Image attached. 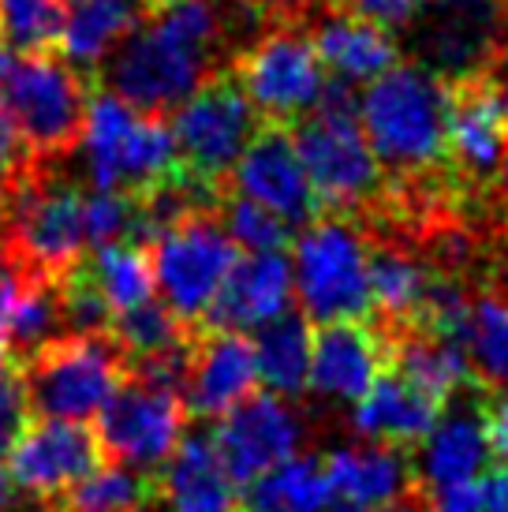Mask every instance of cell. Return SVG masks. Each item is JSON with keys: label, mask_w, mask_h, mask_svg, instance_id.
<instances>
[{"label": "cell", "mask_w": 508, "mask_h": 512, "mask_svg": "<svg viewBox=\"0 0 508 512\" xmlns=\"http://www.w3.org/2000/svg\"><path fill=\"white\" fill-rule=\"evenodd\" d=\"M221 12L213 0H180L150 12L98 68V86L142 116H172L198 86L221 72Z\"/></svg>", "instance_id": "cell-1"}, {"label": "cell", "mask_w": 508, "mask_h": 512, "mask_svg": "<svg viewBox=\"0 0 508 512\" xmlns=\"http://www.w3.org/2000/svg\"><path fill=\"white\" fill-rule=\"evenodd\" d=\"M359 124L378 165L419 180L449 165V83L419 64H396L359 98Z\"/></svg>", "instance_id": "cell-2"}, {"label": "cell", "mask_w": 508, "mask_h": 512, "mask_svg": "<svg viewBox=\"0 0 508 512\" xmlns=\"http://www.w3.org/2000/svg\"><path fill=\"white\" fill-rule=\"evenodd\" d=\"M94 94L98 79L68 64L57 49L15 57L0 79V105L38 165H57V157L83 146Z\"/></svg>", "instance_id": "cell-3"}, {"label": "cell", "mask_w": 508, "mask_h": 512, "mask_svg": "<svg viewBox=\"0 0 508 512\" xmlns=\"http://www.w3.org/2000/svg\"><path fill=\"white\" fill-rule=\"evenodd\" d=\"M292 139L322 210L340 217L381 199V165L359 124V98L348 83L329 79L318 109L299 120Z\"/></svg>", "instance_id": "cell-4"}, {"label": "cell", "mask_w": 508, "mask_h": 512, "mask_svg": "<svg viewBox=\"0 0 508 512\" xmlns=\"http://www.w3.org/2000/svg\"><path fill=\"white\" fill-rule=\"evenodd\" d=\"M83 150L90 191L146 195L180 165L169 120L135 113L127 101L101 86L90 101Z\"/></svg>", "instance_id": "cell-5"}, {"label": "cell", "mask_w": 508, "mask_h": 512, "mask_svg": "<svg viewBox=\"0 0 508 512\" xmlns=\"http://www.w3.org/2000/svg\"><path fill=\"white\" fill-rule=\"evenodd\" d=\"M34 419L86 423L127 382V359L120 344L105 337H60L19 363Z\"/></svg>", "instance_id": "cell-6"}, {"label": "cell", "mask_w": 508, "mask_h": 512, "mask_svg": "<svg viewBox=\"0 0 508 512\" xmlns=\"http://www.w3.org/2000/svg\"><path fill=\"white\" fill-rule=\"evenodd\" d=\"M296 292L303 318L322 326L363 322L370 299V243L348 217H318L296 240Z\"/></svg>", "instance_id": "cell-7"}, {"label": "cell", "mask_w": 508, "mask_h": 512, "mask_svg": "<svg viewBox=\"0 0 508 512\" xmlns=\"http://www.w3.org/2000/svg\"><path fill=\"white\" fill-rule=\"evenodd\" d=\"M262 128L266 124L254 113L251 98L243 94L236 72L221 68L172 113V139H176L180 169L228 191L232 172Z\"/></svg>", "instance_id": "cell-8"}, {"label": "cell", "mask_w": 508, "mask_h": 512, "mask_svg": "<svg viewBox=\"0 0 508 512\" xmlns=\"http://www.w3.org/2000/svg\"><path fill=\"white\" fill-rule=\"evenodd\" d=\"M150 262H154L157 288L165 296L161 303L184 326L198 329L232 270L240 266V247L225 232L221 214L198 217V221L165 232L150 247Z\"/></svg>", "instance_id": "cell-9"}, {"label": "cell", "mask_w": 508, "mask_h": 512, "mask_svg": "<svg viewBox=\"0 0 508 512\" xmlns=\"http://www.w3.org/2000/svg\"><path fill=\"white\" fill-rule=\"evenodd\" d=\"M232 72L240 79L243 94L251 98L254 113L262 116V124L273 128H284L299 116L307 120L329 86L314 42L292 27L266 30L236 57Z\"/></svg>", "instance_id": "cell-10"}, {"label": "cell", "mask_w": 508, "mask_h": 512, "mask_svg": "<svg viewBox=\"0 0 508 512\" xmlns=\"http://www.w3.org/2000/svg\"><path fill=\"white\" fill-rule=\"evenodd\" d=\"M184 427V397L161 385L139 382V378H127L120 393L98 415V438L105 456L113 464H127L150 475H157L180 449Z\"/></svg>", "instance_id": "cell-11"}, {"label": "cell", "mask_w": 508, "mask_h": 512, "mask_svg": "<svg viewBox=\"0 0 508 512\" xmlns=\"http://www.w3.org/2000/svg\"><path fill=\"white\" fill-rule=\"evenodd\" d=\"M303 445L299 415L273 393H254L221 419L213 434V449L236 486H251L254 479L288 464Z\"/></svg>", "instance_id": "cell-12"}, {"label": "cell", "mask_w": 508, "mask_h": 512, "mask_svg": "<svg viewBox=\"0 0 508 512\" xmlns=\"http://www.w3.org/2000/svg\"><path fill=\"white\" fill-rule=\"evenodd\" d=\"M105 460L109 456L101 449L98 430H90L86 423L34 419L23 441L15 445L8 471L19 490L45 501H60L68 490L105 468Z\"/></svg>", "instance_id": "cell-13"}, {"label": "cell", "mask_w": 508, "mask_h": 512, "mask_svg": "<svg viewBox=\"0 0 508 512\" xmlns=\"http://www.w3.org/2000/svg\"><path fill=\"white\" fill-rule=\"evenodd\" d=\"M232 191L240 199L269 210V214H277L292 228L314 225L322 214V202L314 195L311 176L299 161L292 131L273 128V124H266L254 135V143L247 146V154L228 180V195Z\"/></svg>", "instance_id": "cell-14"}, {"label": "cell", "mask_w": 508, "mask_h": 512, "mask_svg": "<svg viewBox=\"0 0 508 512\" xmlns=\"http://www.w3.org/2000/svg\"><path fill=\"white\" fill-rule=\"evenodd\" d=\"M508 154L501 90L486 75L449 83V169L464 184H490Z\"/></svg>", "instance_id": "cell-15"}, {"label": "cell", "mask_w": 508, "mask_h": 512, "mask_svg": "<svg viewBox=\"0 0 508 512\" xmlns=\"http://www.w3.org/2000/svg\"><path fill=\"white\" fill-rule=\"evenodd\" d=\"M389 370V333L367 322L322 326L311 348V389L329 400H359Z\"/></svg>", "instance_id": "cell-16"}, {"label": "cell", "mask_w": 508, "mask_h": 512, "mask_svg": "<svg viewBox=\"0 0 508 512\" xmlns=\"http://www.w3.org/2000/svg\"><path fill=\"white\" fill-rule=\"evenodd\" d=\"M254 385H258L254 341H247L243 333L198 329L184 385L187 412L195 419H225L232 408L254 397Z\"/></svg>", "instance_id": "cell-17"}, {"label": "cell", "mask_w": 508, "mask_h": 512, "mask_svg": "<svg viewBox=\"0 0 508 512\" xmlns=\"http://www.w3.org/2000/svg\"><path fill=\"white\" fill-rule=\"evenodd\" d=\"M296 292L292 262L284 255H247L225 281L221 296L213 299L210 314L202 318L206 333H247L262 329L288 314Z\"/></svg>", "instance_id": "cell-18"}, {"label": "cell", "mask_w": 508, "mask_h": 512, "mask_svg": "<svg viewBox=\"0 0 508 512\" xmlns=\"http://www.w3.org/2000/svg\"><path fill=\"white\" fill-rule=\"evenodd\" d=\"M325 475L333 498L359 509H396L415 505L419 475L408 456L389 445H344L325 456Z\"/></svg>", "instance_id": "cell-19"}, {"label": "cell", "mask_w": 508, "mask_h": 512, "mask_svg": "<svg viewBox=\"0 0 508 512\" xmlns=\"http://www.w3.org/2000/svg\"><path fill=\"white\" fill-rule=\"evenodd\" d=\"M438 423H441L438 400L426 397L423 389H415L396 370H385L352 412L355 434L367 438L370 445H389V449L419 445V441H426L434 434Z\"/></svg>", "instance_id": "cell-20"}, {"label": "cell", "mask_w": 508, "mask_h": 512, "mask_svg": "<svg viewBox=\"0 0 508 512\" xmlns=\"http://www.w3.org/2000/svg\"><path fill=\"white\" fill-rule=\"evenodd\" d=\"M157 501L165 512H240V490L225 471L213 438L187 434L157 471Z\"/></svg>", "instance_id": "cell-21"}, {"label": "cell", "mask_w": 508, "mask_h": 512, "mask_svg": "<svg viewBox=\"0 0 508 512\" xmlns=\"http://www.w3.org/2000/svg\"><path fill=\"white\" fill-rule=\"evenodd\" d=\"M490 427H486V408H460L449 419H441L434 434L423 441L419 456V486L445 494L456 486L479 479L490 471Z\"/></svg>", "instance_id": "cell-22"}, {"label": "cell", "mask_w": 508, "mask_h": 512, "mask_svg": "<svg viewBox=\"0 0 508 512\" xmlns=\"http://www.w3.org/2000/svg\"><path fill=\"white\" fill-rule=\"evenodd\" d=\"M311 42L325 72L348 86L374 83L400 64V49H396L393 34L374 27V23H363L348 12L322 19L314 27Z\"/></svg>", "instance_id": "cell-23"}, {"label": "cell", "mask_w": 508, "mask_h": 512, "mask_svg": "<svg viewBox=\"0 0 508 512\" xmlns=\"http://www.w3.org/2000/svg\"><path fill=\"white\" fill-rule=\"evenodd\" d=\"M64 12L68 19H64V38L57 53L94 79L105 57L150 15L139 0H64Z\"/></svg>", "instance_id": "cell-24"}, {"label": "cell", "mask_w": 508, "mask_h": 512, "mask_svg": "<svg viewBox=\"0 0 508 512\" xmlns=\"http://www.w3.org/2000/svg\"><path fill=\"white\" fill-rule=\"evenodd\" d=\"M389 363L400 378H408L415 389H423L426 397H434L445 408L456 393H464L475 370L467 359L464 344L430 337L423 329H389Z\"/></svg>", "instance_id": "cell-25"}, {"label": "cell", "mask_w": 508, "mask_h": 512, "mask_svg": "<svg viewBox=\"0 0 508 512\" xmlns=\"http://www.w3.org/2000/svg\"><path fill=\"white\" fill-rule=\"evenodd\" d=\"M311 348H314V337L303 314L288 311L277 322L262 326L258 337H254L258 382L281 400L299 397L311 385Z\"/></svg>", "instance_id": "cell-26"}, {"label": "cell", "mask_w": 508, "mask_h": 512, "mask_svg": "<svg viewBox=\"0 0 508 512\" xmlns=\"http://www.w3.org/2000/svg\"><path fill=\"white\" fill-rule=\"evenodd\" d=\"M434 273L426 270L415 255L396 243H374L370 247V299L393 329L415 326L430 292Z\"/></svg>", "instance_id": "cell-27"}, {"label": "cell", "mask_w": 508, "mask_h": 512, "mask_svg": "<svg viewBox=\"0 0 508 512\" xmlns=\"http://www.w3.org/2000/svg\"><path fill=\"white\" fill-rule=\"evenodd\" d=\"M329 501L333 486L322 456H292L243 490L240 512H325Z\"/></svg>", "instance_id": "cell-28"}, {"label": "cell", "mask_w": 508, "mask_h": 512, "mask_svg": "<svg viewBox=\"0 0 508 512\" xmlns=\"http://www.w3.org/2000/svg\"><path fill=\"white\" fill-rule=\"evenodd\" d=\"M109 337L120 344V352L127 359V370L142 367V363H157V359L180 356L195 344L198 329L184 326L176 314L157 303V299H146L142 307H131V311L116 314Z\"/></svg>", "instance_id": "cell-29"}, {"label": "cell", "mask_w": 508, "mask_h": 512, "mask_svg": "<svg viewBox=\"0 0 508 512\" xmlns=\"http://www.w3.org/2000/svg\"><path fill=\"white\" fill-rule=\"evenodd\" d=\"M83 273L98 285L105 303L113 314H124L131 307H142L146 299H154V262H150V247H90L79 258Z\"/></svg>", "instance_id": "cell-30"}, {"label": "cell", "mask_w": 508, "mask_h": 512, "mask_svg": "<svg viewBox=\"0 0 508 512\" xmlns=\"http://www.w3.org/2000/svg\"><path fill=\"white\" fill-rule=\"evenodd\" d=\"M157 501V475L127 464H105L60 498L64 512H146Z\"/></svg>", "instance_id": "cell-31"}, {"label": "cell", "mask_w": 508, "mask_h": 512, "mask_svg": "<svg viewBox=\"0 0 508 512\" xmlns=\"http://www.w3.org/2000/svg\"><path fill=\"white\" fill-rule=\"evenodd\" d=\"M467 359L486 385L508 389V299L501 292H482L471 303Z\"/></svg>", "instance_id": "cell-32"}, {"label": "cell", "mask_w": 508, "mask_h": 512, "mask_svg": "<svg viewBox=\"0 0 508 512\" xmlns=\"http://www.w3.org/2000/svg\"><path fill=\"white\" fill-rule=\"evenodd\" d=\"M64 19V0H0V38L19 57L60 49Z\"/></svg>", "instance_id": "cell-33"}, {"label": "cell", "mask_w": 508, "mask_h": 512, "mask_svg": "<svg viewBox=\"0 0 508 512\" xmlns=\"http://www.w3.org/2000/svg\"><path fill=\"white\" fill-rule=\"evenodd\" d=\"M221 225L232 236V243L247 251V255H281L284 247L292 243V225L281 221L277 214H269L262 206L228 195L221 206Z\"/></svg>", "instance_id": "cell-34"}, {"label": "cell", "mask_w": 508, "mask_h": 512, "mask_svg": "<svg viewBox=\"0 0 508 512\" xmlns=\"http://www.w3.org/2000/svg\"><path fill=\"white\" fill-rule=\"evenodd\" d=\"M30 423H34V412H30L23 374L15 363H8L0 367V468L12 460L15 445L23 441Z\"/></svg>", "instance_id": "cell-35"}, {"label": "cell", "mask_w": 508, "mask_h": 512, "mask_svg": "<svg viewBox=\"0 0 508 512\" xmlns=\"http://www.w3.org/2000/svg\"><path fill=\"white\" fill-rule=\"evenodd\" d=\"M438 512H508V468H490L479 479L438 494Z\"/></svg>", "instance_id": "cell-36"}, {"label": "cell", "mask_w": 508, "mask_h": 512, "mask_svg": "<svg viewBox=\"0 0 508 512\" xmlns=\"http://www.w3.org/2000/svg\"><path fill=\"white\" fill-rule=\"evenodd\" d=\"M340 8L363 23H374L381 30H404L411 27L419 12L426 8V0H340Z\"/></svg>", "instance_id": "cell-37"}, {"label": "cell", "mask_w": 508, "mask_h": 512, "mask_svg": "<svg viewBox=\"0 0 508 512\" xmlns=\"http://www.w3.org/2000/svg\"><path fill=\"white\" fill-rule=\"evenodd\" d=\"M34 169H38V161L27 150V143L19 139V131L12 128V120L0 105V199Z\"/></svg>", "instance_id": "cell-38"}, {"label": "cell", "mask_w": 508, "mask_h": 512, "mask_svg": "<svg viewBox=\"0 0 508 512\" xmlns=\"http://www.w3.org/2000/svg\"><path fill=\"white\" fill-rule=\"evenodd\" d=\"M434 4H438L449 19H456V23H471V27L486 30V19H490L497 0H434Z\"/></svg>", "instance_id": "cell-39"}, {"label": "cell", "mask_w": 508, "mask_h": 512, "mask_svg": "<svg viewBox=\"0 0 508 512\" xmlns=\"http://www.w3.org/2000/svg\"><path fill=\"white\" fill-rule=\"evenodd\" d=\"M486 427H490V445H494L501 468H508V393L486 408Z\"/></svg>", "instance_id": "cell-40"}, {"label": "cell", "mask_w": 508, "mask_h": 512, "mask_svg": "<svg viewBox=\"0 0 508 512\" xmlns=\"http://www.w3.org/2000/svg\"><path fill=\"white\" fill-rule=\"evenodd\" d=\"M325 512H415V509H411V505H396V509H359V505H344V501H340V505H329Z\"/></svg>", "instance_id": "cell-41"}, {"label": "cell", "mask_w": 508, "mask_h": 512, "mask_svg": "<svg viewBox=\"0 0 508 512\" xmlns=\"http://www.w3.org/2000/svg\"><path fill=\"white\" fill-rule=\"evenodd\" d=\"M497 191H501L505 210H508V154H505V161H501V172H497Z\"/></svg>", "instance_id": "cell-42"}, {"label": "cell", "mask_w": 508, "mask_h": 512, "mask_svg": "<svg viewBox=\"0 0 508 512\" xmlns=\"http://www.w3.org/2000/svg\"><path fill=\"white\" fill-rule=\"evenodd\" d=\"M12 49H8V42H4V38H0V79H4V75H8V68H12Z\"/></svg>", "instance_id": "cell-43"}, {"label": "cell", "mask_w": 508, "mask_h": 512, "mask_svg": "<svg viewBox=\"0 0 508 512\" xmlns=\"http://www.w3.org/2000/svg\"><path fill=\"white\" fill-rule=\"evenodd\" d=\"M146 12H161V8H172V4H180V0H139Z\"/></svg>", "instance_id": "cell-44"}, {"label": "cell", "mask_w": 508, "mask_h": 512, "mask_svg": "<svg viewBox=\"0 0 508 512\" xmlns=\"http://www.w3.org/2000/svg\"><path fill=\"white\" fill-rule=\"evenodd\" d=\"M501 113H505V128H508V79L501 86Z\"/></svg>", "instance_id": "cell-45"}, {"label": "cell", "mask_w": 508, "mask_h": 512, "mask_svg": "<svg viewBox=\"0 0 508 512\" xmlns=\"http://www.w3.org/2000/svg\"><path fill=\"white\" fill-rule=\"evenodd\" d=\"M57 512H64V509H57Z\"/></svg>", "instance_id": "cell-46"}]
</instances>
